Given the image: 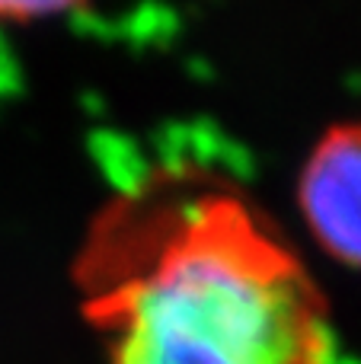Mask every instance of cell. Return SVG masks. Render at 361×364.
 Segmentation results:
<instances>
[{"instance_id": "2", "label": "cell", "mask_w": 361, "mask_h": 364, "mask_svg": "<svg viewBox=\"0 0 361 364\" xmlns=\"http://www.w3.org/2000/svg\"><path fill=\"white\" fill-rule=\"evenodd\" d=\"M294 201L317 250L361 272V119L336 122L313 141L298 170Z\"/></svg>"}, {"instance_id": "1", "label": "cell", "mask_w": 361, "mask_h": 364, "mask_svg": "<svg viewBox=\"0 0 361 364\" xmlns=\"http://www.w3.org/2000/svg\"><path fill=\"white\" fill-rule=\"evenodd\" d=\"M106 364H333L330 304L259 201L202 164L151 166L70 262Z\"/></svg>"}]
</instances>
